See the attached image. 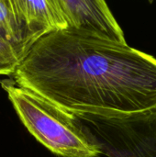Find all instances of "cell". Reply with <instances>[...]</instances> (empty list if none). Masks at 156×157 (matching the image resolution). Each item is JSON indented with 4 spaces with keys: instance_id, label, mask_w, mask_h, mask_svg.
<instances>
[{
    "instance_id": "1",
    "label": "cell",
    "mask_w": 156,
    "mask_h": 157,
    "mask_svg": "<svg viewBox=\"0 0 156 157\" xmlns=\"http://www.w3.org/2000/svg\"><path fill=\"white\" fill-rule=\"evenodd\" d=\"M13 78L74 117L126 120L156 110L155 57L82 29L40 38Z\"/></svg>"
},
{
    "instance_id": "2",
    "label": "cell",
    "mask_w": 156,
    "mask_h": 157,
    "mask_svg": "<svg viewBox=\"0 0 156 157\" xmlns=\"http://www.w3.org/2000/svg\"><path fill=\"white\" fill-rule=\"evenodd\" d=\"M1 86L23 125L51 153L62 157L102 155L74 116L11 80H4Z\"/></svg>"
},
{
    "instance_id": "4",
    "label": "cell",
    "mask_w": 156,
    "mask_h": 157,
    "mask_svg": "<svg viewBox=\"0 0 156 157\" xmlns=\"http://www.w3.org/2000/svg\"><path fill=\"white\" fill-rule=\"evenodd\" d=\"M68 28L82 29L103 39L127 44L124 33L103 0H59Z\"/></svg>"
},
{
    "instance_id": "7",
    "label": "cell",
    "mask_w": 156,
    "mask_h": 157,
    "mask_svg": "<svg viewBox=\"0 0 156 157\" xmlns=\"http://www.w3.org/2000/svg\"><path fill=\"white\" fill-rule=\"evenodd\" d=\"M19 63L20 58L15 47L0 38V75H13Z\"/></svg>"
},
{
    "instance_id": "3",
    "label": "cell",
    "mask_w": 156,
    "mask_h": 157,
    "mask_svg": "<svg viewBox=\"0 0 156 157\" xmlns=\"http://www.w3.org/2000/svg\"><path fill=\"white\" fill-rule=\"evenodd\" d=\"M74 119L108 156L156 157V110L126 120Z\"/></svg>"
},
{
    "instance_id": "5",
    "label": "cell",
    "mask_w": 156,
    "mask_h": 157,
    "mask_svg": "<svg viewBox=\"0 0 156 157\" xmlns=\"http://www.w3.org/2000/svg\"><path fill=\"white\" fill-rule=\"evenodd\" d=\"M14 4L25 29L27 52L43 36L68 29L59 0H14Z\"/></svg>"
},
{
    "instance_id": "6",
    "label": "cell",
    "mask_w": 156,
    "mask_h": 157,
    "mask_svg": "<svg viewBox=\"0 0 156 157\" xmlns=\"http://www.w3.org/2000/svg\"><path fill=\"white\" fill-rule=\"evenodd\" d=\"M0 38L15 47L21 62L27 53L25 29L14 0H0Z\"/></svg>"
}]
</instances>
